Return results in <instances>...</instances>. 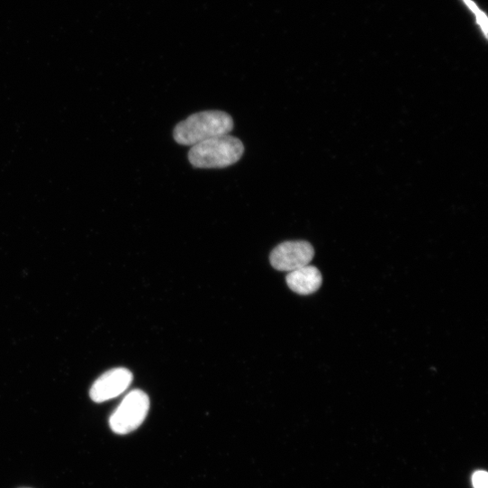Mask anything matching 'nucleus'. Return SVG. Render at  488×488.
<instances>
[{"instance_id": "nucleus-1", "label": "nucleus", "mask_w": 488, "mask_h": 488, "mask_svg": "<svg viewBox=\"0 0 488 488\" xmlns=\"http://www.w3.org/2000/svg\"><path fill=\"white\" fill-rule=\"evenodd\" d=\"M233 130V120L221 111H205L190 115L174 129L176 143L194 146L204 140L229 134Z\"/></svg>"}, {"instance_id": "nucleus-2", "label": "nucleus", "mask_w": 488, "mask_h": 488, "mask_svg": "<svg viewBox=\"0 0 488 488\" xmlns=\"http://www.w3.org/2000/svg\"><path fill=\"white\" fill-rule=\"evenodd\" d=\"M243 152L242 142L227 134L193 146L188 159L196 168H223L237 163Z\"/></svg>"}, {"instance_id": "nucleus-3", "label": "nucleus", "mask_w": 488, "mask_h": 488, "mask_svg": "<svg viewBox=\"0 0 488 488\" xmlns=\"http://www.w3.org/2000/svg\"><path fill=\"white\" fill-rule=\"evenodd\" d=\"M149 405L146 393L139 389L131 392L110 418L112 430L120 435L136 430L145 420Z\"/></svg>"}, {"instance_id": "nucleus-4", "label": "nucleus", "mask_w": 488, "mask_h": 488, "mask_svg": "<svg viewBox=\"0 0 488 488\" xmlns=\"http://www.w3.org/2000/svg\"><path fill=\"white\" fill-rule=\"evenodd\" d=\"M315 256L312 244L305 240H291L281 244L272 252L273 267L281 272H294L307 267Z\"/></svg>"}, {"instance_id": "nucleus-5", "label": "nucleus", "mask_w": 488, "mask_h": 488, "mask_svg": "<svg viewBox=\"0 0 488 488\" xmlns=\"http://www.w3.org/2000/svg\"><path fill=\"white\" fill-rule=\"evenodd\" d=\"M132 373L127 368L112 369L101 375L93 384L90 396L95 402H104L118 397L131 384Z\"/></svg>"}, {"instance_id": "nucleus-6", "label": "nucleus", "mask_w": 488, "mask_h": 488, "mask_svg": "<svg viewBox=\"0 0 488 488\" xmlns=\"http://www.w3.org/2000/svg\"><path fill=\"white\" fill-rule=\"evenodd\" d=\"M289 288L300 295H311L322 285V276L314 267H304L291 272L286 278Z\"/></svg>"}, {"instance_id": "nucleus-7", "label": "nucleus", "mask_w": 488, "mask_h": 488, "mask_svg": "<svg viewBox=\"0 0 488 488\" xmlns=\"http://www.w3.org/2000/svg\"><path fill=\"white\" fill-rule=\"evenodd\" d=\"M464 3L476 16L477 23L481 27L484 37L487 38V19L485 14L479 11L477 6L474 3H472L471 0H464Z\"/></svg>"}, {"instance_id": "nucleus-8", "label": "nucleus", "mask_w": 488, "mask_h": 488, "mask_svg": "<svg viewBox=\"0 0 488 488\" xmlns=\"http://www.w3.org/2000/svg\"><path fill=\"white\" fill-rule=\"evenodd\" d=\"M472 483L474 488H487L488 476L484 471H477L473 474Z\"/></svg>"}, {"instance_id": "nucleus-9", "label": "nucleus", "mask_w": 488, "mask_h": 488, "mask_svg": "<svg viewBox=\"0 0 488 488\" xmlns=\"http://www.w3.org/2000/svg\"><path fill=\"white\" fill-rule=\"evenodd\" d=\"M23 488H29V487H23Z\"/></svg>"}]
</instances>
